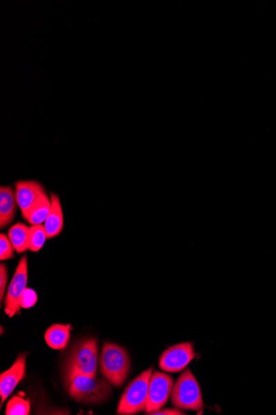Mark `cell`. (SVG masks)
Wrapping results in <instances>:
<instances>
[{
    "label": "cell",
    "instance_id": "6da1fadb",
    "mask_svg": "<svg viewBox=\"0 0 276 415\" xmlns=\"http://www.w3.org/2000/svg\"><path fill=\"white\" fill-rule=\"evenodd\" d=\"M99 345L94 338L79 340L66 355L63 368V380L68 387L75 377H95L97 371Z\"/></svg>",
    "mask_w": 276,
    "mask_h": 415
},
{
    "label": "cell",
    "instance_id": "7a4b0ae2",
    "mask_svg": "<svg viewBox=\"0 0 276 415\" xmlns=\"http://www.w3.org/2000/svg\"><path fill=\"white\" fill-rule=\"evenodd\" d=\"M131 362L126 350L115 343L104 342L99 358L102 376L115 387H121L130 372Z\"/></svg>",
    "mask_w": 276,
    "mask_h": 415
},
{
    "label": "cell",
    "instance_id": "3957f363",
    "mask_svg": "<svg viewBox=\"0 0 276 415\" xmlns=\"http://www.w3.org/2000/svg\"><path fill=\"white\" fill-rule=\"evenodd\" d=\"M110 384L106 378L79 376L69 385V395L79 403L100 405L110 396L112 389Z\"/></svg>",
    "mask_w": 276,
    "mask_h": 415
},
{
    "label": "cell",
    "instance_id": "277c9868",
    "mask_svg": "<svg viewBox=\"0 0 276 415\" xmlns=\"http://www.w3.org/2000/svg\"><path fill=\"white\" fill-rule=\"evenodd\" d=\"M152 371L153 367H150L129 383L121 397L117 414L131 415L145 412Z\"/></svg>",
    "mask_w": 276,
    "mask_h": 415
},
{
    "label": "cell",
    "instance_id": "5b68a950",
    "mask_svg": "<svg viewBox=\"0 0 276 415\" xmlns=\"http://www.w3.org/2000/svg\"><path fill=\"white\" fill-rule=\"evenodd\" d=\"M171 402L178 409L200 410L204 408L201 389L190 369L184 371L174 384Z\"/></svg>",
    "mask_w": 276,
    "mask_h": 415
},
{
    "label": "cell",
    "instance_id": "8992f818",
    "mask_svg": "<svg viewBox=\"0 0 276 415\" xmlns=\"http://www.w3.org/2000/svg\"><path fill=\"white\" fill-rule=\"evenodd\" d=\"M174 387V380L170 375L155 371L149 381L148 401L146 413L152 414L158 412L167 403Z\"/></svg>",
    "mask_w": 276,
    "mask_h": 415
},
{
    "label": "cell",
    "instance_id": "52a82bcc",
    "mask_svg": "<svg viewBox=\"0 0 276 415\" xmlns=\"http://www.w3.org/2000/svg\"><path fill=\"white\" fill-rule=\"evenodd\" d=\"M28 275V257L24 255L21 258L8 288L4 312L10 318L21 313L20 310L22 308L20 306V300L27 289Z\"/></svg>",
    "mask_w": 276,
    "mask_h": 415
},
{
    "label": "cell",
    "instance_id": "ba28073f",
    "mask_svg": "<svg viewBox=\"0 0 276 415\" xmlns=\"http://www.w3.org/2000/svg\"><path fill=\"white\" fill-rule=\"evenodd\" d=\"M195 356L194 347L190 342L177 344L163 352L159 366L166 372L177 373L183 371Z\"/></svg>",
    "mask_w": 276,
    "mask_h": 415
},
{
    "label": "cell",
    "instance_id": "9c48e42d",
    "mask_svg": "<svg viewBox=\"0 0 276 415\" xmlns=\"http://www.w3.org/2000/svg\"><path fill=\"white\" fill-rule=\"evenodd\" d=\"M14 189L17 202L23 218H27L37 202L47 193L44 186L37 181H20L15 182Z\"/></svg>",
    "mask_w": 276,
    "mask_h": 415
},
{
    "label": "cell",
    "instance_id": "30bf717a",
    "mask_svg": "<svg viewBox=\"0 0 276 415\" xmlns=\"http://www.w3.org/2000/svg\"><path fill=\"white\" fill-rule=\"evenodd\" d=\"M26 354L19 356L14 365L0 376L1 406L12 392L14 391L17 385L23 380L25 372H26Z\"/></svg>",
    "mask_w": 276,
    "mask_h": 415
},
{
    "label": "cell",
    "instance_id": "8fae6325",
    "mask_svg": "<svg viewBox=\"0 0 276 415\" xmlns=\"http://www.w3.org/2000/svg\"><path fill=\"white\" fill-rule=\"evenodd\" d=\"M15 189L10 186L0 189V228L4 229L14 221L17 206Z\"/></svg>",
    "mask_w": 276,
    "mask_h": 415
},
{
    "label": "cell",
    "instance_id": "7c38bea8",
    "mask_svg": "<svg viewBox=\"0 0 276 415\" xmlns=\"http://www.w3.org/2000/svg\"><path fill=\"white\" fill-rule=\"evenodd\" d=\"M50 197L52 201V209L44 225L48 239L59 235L64 227L63 211H62L60 197L55 193H52Z\"/></svg>",
    "mask_w": 276,
    "mask_h": 415
},
{
    "label": "cell",
    "instance_id": "4fadbf2b",
    "mask_svg": "<svg viewBox=\"0 0 276 415\" xmlns=\"http://www.w3.org/2000/svg\"><path fill=\"white\" fill-rule=\"evenodd\" d=\"M71 329L72 327L70 325H52L46 331L45 341L52 349H63L69 342Z\"/></svg>",
    "mask_w": 276,
    "mask_h": 415
},
{
    "label": "cell",
    "instance_id": "5bb4252c",
    "mask_svg": "<svg viewBox=\"0 0 276 415\" xmlns=\"http://www.w3.org/2000/svg\"><path fill=\"white\" fill-rule=\"evenodd\" d=\"M8 238L19 254L30 250L31 227L23 223H17L8 230Z\"/></svg>",
    "mask_w": 276,
    "mask_h": 415
},
{
    "label": "cell",
    "instance_id": "9a60e30c",
    "mask_svg": "<svg viewBox=\"0 0 276 415\" xmlns=\"http://www.w3.org/2000/svg\"><path fill=\"white\" fill-rule=\"evenodd\" d=\"M52 209L51 197L48 194L41 197V200L33 206L30 213H28L26 221L30 224L31 226L41 225L47 220L50 211Z\"/></svg>",
    "mask_w": 276,
    "mask_h": 415
},
{
    "label": "cell",
    "instance_id": "2e32d148",
    "mask_svg": "<svg viewBox=\"0 0 276 415\" xmlns=\"http://www.w3.org/2000/svg\"><path fill=\"white\" fill-rule=\"evenodd\" d=\"M30 412V403L23 398L15 396L7 405L6 415H28Z\"/></svg>",
    "mask_w": 276,
    "mask_h": 415
},
{
    "label": "cell",
    "instance_id": "e0dca14e",
    "mask_svg": "<svg viewBox=\"0 0 276 415\" xmlns=\"http://www.w3.org/2000/svg\"><path fill=\"white\" fill-rule=\"evenodd\" d=\"M47 239V232H46L44 226H31L30 251L33 252L39 251L43 247Z\"/></svg>",
    "mask_w": 276,
    "mask_h": 415
},
{
    "label": "cell",
    "instance_id": "ac0fdd59",
    "mask_svg": "<svg viewBox=\"0 0 276 415\" xmlns=\"http://www.w3.org/2000/svg\"><path fill=\"white\" fill-rule=\"evenodd\" d=\"M14 247L10 238L6 234L0 235V260L4 261L14 258Z\"/></svg>",
    "mask_w": 276,
    "mask_h": 415
},
{
    "label": "cell",
    "instance_id": "d6986e66",
    "mask_svg": "<svg viewBox=\"0 0 276 415\" xmlns=\"http://www.w3.org/2000/svg\"><path fill=\"white\" fill-rule=\"evenodd\" d=\"M37 301V293L34 290L27 288L20 300V306L22 309H30L36 305Z\"/></svg>",
    "mask_w": 276,
    "mask_h": 415
},
{
    "label": "cell",
    "instance_id": "ffe728a7",
    "mask_svg": "<svg viewBox=\"0 0 276 415\" xmlns=\"http://www.w3.org/2000/svg\"><path fill=\"white\" fill-rule=\"evenodd\" d=\"M8 269L6 264L0 265V302L3 301L4 293H6L8 282Z\"/></svg>",
    "mask_w": 276,
    "mask_h": 415
},
{
    "label": "cell",
    "instance_id": "44dd1931",
    "mask_svg": "<svg viewBox=\"0 0 276 415\" xmlns=\"http://www.w3.org/2000/svg\"><path fill=\"white\" fill-rule=\"evenodd\" d=\"M152 414H164V415H182V414H186L185 413H183L182 412H179V410L178 409H163V410H158V412L153 413Z\"/></svg>",
    "mask_w": 276,
    "mask_h": 415
}]
</instances>
